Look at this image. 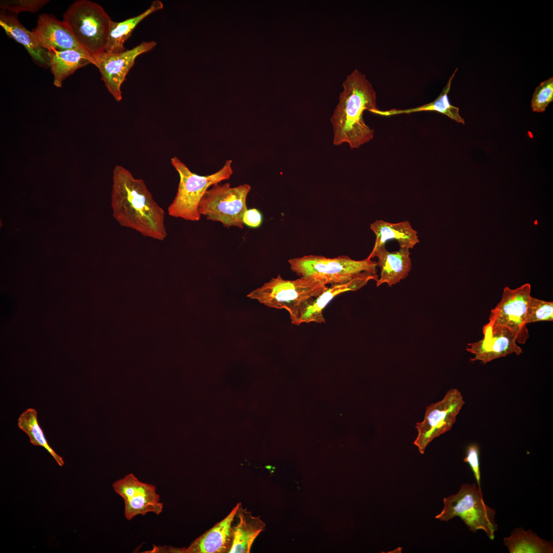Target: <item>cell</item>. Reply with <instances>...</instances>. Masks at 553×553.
Listing matches in <instances>:
<instances>
[{
	"instance_id": "3",
	"label": "cell",
	"mask_w": 553,
	"mask_h": 553,
	"mask_svg": "<svg viewBox=\"0 0 553 553\" xmlns=\"http://www.w3.org/2000/svg\"><path fill=\"white\" fill-rule=\"evenodd\" d=\"M171 162L178 172L180 181L176 196L168 207V214L173 217L187 221H198L201 218L199 205L208 188L229 179L233 173L232 161L227 160L216 173L207 176L195 174L177 157Z\"/></svg>"
},
{
	"instance_id": "8",
	"label": "cell",
	"mask_w": 553,
	"mask_h": 553,
	"mask_svg": "<svg viewBox=\"0 0 553 553\" xmlns=\"http://www.w3.org/2000/svg\"><path fill=\"white\" fill-rule=\"evenodd\" d=\"M251 186L243 184L231 187L229 183L216 184L201 199L199 212L208 220L221 222L224 227L244 228L243 218L248 209L246 199Z\"/></svg>"
},
{
	"instance_id": "16",
	"label": "cell",
	"mask_w": 553,
	"mask_h": 553,
	"mask_svg": "<svg viewBox=\"0 0 553 553\" xmlns=\"http://www.w3.org/2000/svg\"><path fill=\"white\" fill-rule=\"evenodd\" d=\"M32 31L38 45L47 51L81 47L68 25L52 14L42 13L39 15L36 26Z\"/></svg>"
},
{
	"instance_id": "30",
	"label": "cell",
	"mask_w": 553,
	"mask_h": 553,
	"mask_svg": "<svg viewBox=\"0 0 553 553\" xmlns=\"http://www.w3.org/2000/svg\"><path fill=\"white\" fill-rule=\"evenodd\" d=\"M244 224L252 228L259 227L262 222V215L257 209H247L243 216Z\"/></svg>"
},
{
	"instance_id": "28",
	"label": "cell",
	"mask_w": 553,
	"mask_h": 553,
	"mask_svg": "<svg viewBox=\"0 0 553 553\" xmlns=\"http://www.w3.org/2000/svg\"><path fill=\"white\" fill-rule=\"evenodd\" d=\"M48 0H1L2 10L18 14L22 12H36L41 9Z\"/></svg>"
},
{
	"instance_id": "17",
	"label": "cell",
	"mask_w": 553,
	"mask_h": 553,
	"mask_svg": "<svg viewBox=\"0 0 553 553\" xmlns=\"http://www.w3.org/2000/svg\"><path fill=\"white\" fill-rule=\"evenodd\" d=\"M411 253L407 247L400 248L398 251H388L385 245L372 250L368 258L377 257V266L380 268V277L376 281V285L379 287L387 283L391 287L405 279L411 269Z\"/></svg>"
},
{
	"instance_id": "25",
	"label": "cell",
	"mask_w": 553,
	"mask_h": 553,
	"mask_svg": "<svg viewBox=\"0 0 553 553\" xmlns=\"http://www.w3.org/2000/svg\"><path fill=\"white\" fill-rule=\"evenodd\" d=\"M18 427L29 436L31 443L44 447L60 466L64 465L63 458L49 445L43 431L38 424L36 411L29 408L21 414L18 419Z\"/></svg>"
},
{
	"instance_id": "14",
	"label": "cell",
	"mask_w": 553,
	"mask_h": 553,
	"mask_svg": "<svg viewBox=\"0 0 553 553\" xmlns=\"http://www.w3.org/2000/svg\"><path fill=\"white\" fill-rule=\"evenodd\" d=\"M239 506L237 503L222 520L194 540L187 547L154 545L153 552L229 553L232 542L233 521Z\"/></svg>"
},
{
	"instance_id": "22",
	"label": "cell",
	"mask_w": 553,
	"mask_h": 553,
	"mask_svg": "<svg viewBox=\"0 0 553 553\" xmlns=\"http://www.w3.org/2000/svg\"><path fill=\"white\" fill-rule=\"evenodd\" d=\"M163 8V5L161 1H155L147 9L138 15L120 22L112 20L105 52L115 53L125 51L124 43L131 36L138 24L151 14L161 10Z\"/></svg>"
},
{
	"instance_id": "2",
	"label": "cell",
	"mask_w": 553,
	"mask_h": 553,
	"mask_svg": "<svg viewBox=\"0 0 553 553\" xmlns=\"http://www.w3.org/2000/svg\"><path fill=\"white\" fill-rule=\"evenodd\" d=\"M342 86L330 119L333 143L338 146L347 143L351 148H357L374 137V130L366 124L363 114L365 111L377 109L376 92L366 76L357 69L347 76Z\"/></svg>"
},
{
	"instance_id": "4",
	"label": "cell",
	"mask_w": 553,
	"mask_h": 553,
	"mask_svg": "<svg viewBox=\"0 0 553 553\" xmlns=\"http://www.w3.org/2000/svg\"><path fill=\"white\" fill-rule=\"evenodd\" d=\"M328 287L323 281L316 279L300 277L288 280L279 274L250 292L247 297L257 300L268 307L286 310L292 321L301 306L318 296Z\"/></svg>"
},
{
	"instance_id": "5",
	"label": "cell",
	"mask_w": 553,
	"mask_h": 553,
	"mask_svg": "<svg viewBox=\"0 0 553 553\" xmlns=\"http://www.w3.org/2000/svg\"><path fill=\"white\" fill-rule=\"evenodd\" d=\"M79 45L95 58L105 52L111 17L103 8L89 0L74 2L63 14Z\"/></svg>"
},
{
	"instance_id": "6",
	"label": "cell",
	"mask_w": 553,
	"mask_h": 553,
	"mask_svg": "<svg viewBox=\"0 0 553 553\" xmlns=\"http://www.w3.org/2000/svg\"><path fill=\"white\" fill-rule=\"evenodd\" d=\"M288 263L300 277L322 281L326 285L346 283L365 272L377 273V262L368 257L357 261L346 256L329 258L308 255L291 259Z\"/></svg>"
},
{
	"instance_id": "18",
	"label": "cell",
	"mask_w": 553,
	"mask_h": 553,
	"mask_svg": "<svg viewBox=\"0 0 553 553\" xmlns=\"http://www.w3.org/2000/svg\"><path fill=\"white\" fill-rule=\"evenodd\" d=\"M0 25L8 36L24 47L35 63L41 68H50L48 52L38 45L32 31L20 23L17 14L1 10Z\"/></svg>"
},
{
	"instance_id": "11",
	"label": "cell",
	"mask_w": 553,
	"mask_h": 553,
	"mask_svg": "<svg viewBox=\"0 0 553 553\" xmlns=\"http://www.w3.org/2000/svg\"><path fill=\"white\" fill-rule=\"evenodd\" d=\"M156 45L154 41H143L132 49L115 53L104 52L95 58L94 65L98 69L102 80L116 100H122L121 86L136 57L151 51Z\"/></svg>"
},
{
	"instance_id": "19",
	"label": "cell",
	"mask_w": 553,
	"mask_h": 553,
	"mask_svg": "<svg viewBox=\"0 0 553 553\" xmlns=\"http://www.w3.org/2000/svg\"><path fill=\"white\" fill-rule=\"evenodd\" d=\"M48 52L53 83L57 88L61 87L63 81L76 70L95 62V58L82 47Z\"/></svg>"
},
{
	"instance_id": "1",
	"label": "cell",
	"mask_w": 553,
	"mask_h": 553,
	"mask_svg": "<svg viewBox=\"0 0 553 553\" xmlns=\"http://www.w3.org/2000/svg\"><path fill=\"white\" fill-rule=\"evenodd\" d=\"M111 205L114 218L122 226L144 237L163 241L167 237L164 211L154 200L142 179L125 167L113 170Z\"/></svg>"
},
{
	"instance_id": "10",
	"label": "cell",
	"mask_w": 553,
	"mask_h": 553,
	"mask_svg": "<svg viewBox=\"0 0 553 553\" xmlns=\"http://www.w3.org/2000/svg\"><path fill=\"white\" fill-rule=\"evenodd\" d=\"M530 292L529 283L515 289L505 287L501 300L491 310L489 317L494 326L504 327L515 333L516 342L521 344L529 337L526 316Z\"/></svg>"
},
{
	"instance_id": "13",
	"label": "cell",
	"mask_w": 553,
	"mask_h": 553,
	"mask_svg": "<svg viewBox=\"0 0 553 553\" xmlns=\"http://www.w3.org/2000/svg\"><path fill=\"white\" fill-rule=\"evenodd\" d=\"M483 337L476 342L469 343L465 350L474 355L470 361H480L483 365L495 359L515 353H523L522 348L516 344L515 333L507 328L494 326L489 321L482 328Z\"/></svg>"
},
{
	"instance_id": "23",
	"label": "cell",
	"mask_w": 553,
	"mask_h": 553,
	"mask_svg": "<svg viewBox=\"0 0 553 553\" xmlns=\"http://www.w3.org/2000/svg\"><path fill=\"white\" fill-rule=\"evenodd\" d=\"M457 70L458 68L455 69L450 76L439 95L436 99L431 102L418 107L408 109L397 110L393 109L390 110L382 111L376 109L371 111L370 112L381 116H389L402 114H411L421 111H436L447 116L458 123L464 124H465V120L459 114V108L452 105L448 98V93L451 89L452 81Z\"/></svg>"
},
{
	"instance_id": "27",
	"label": "cell",
	"mask_w": 553,
	"mask_h": 553,
	"mask_svg": "<svg viewBox=\"0 0 553 553\" xmlns=\"http://www.w3.org/2000/svg\"><path fill=\"white\" fill-rule=\"evenodd\" d=\"M553 101V77L542 82L535 89L531 100L534 112L542 113Z\"/></svg>"
},
{
	"instance_id": "26",
	"label": "cell",
	"mask_w": 553,
	"mask_h": 553,
	"mask_svg": "<svg viewBox=\"0 0 553 553\" xmlns=\"http://www.w3.org/2000/svg\"><path fill=\"white\" fill-rule=\"evenodd\" d=\"M553 321V302L530 297L526 312V324Z\"/></svg>"
},
{
	"instance_id": "20",
	"label": "cell",
	"mask_w": 553,
	"mask_h": 553,
	"mask_svg": "<svg viewBox=\"0 0 553 553\" xmlns=\"http://www.w3.org/2000/svg\"><path fill=\"white\" fill-rule=\"evenodd\" d=\"M236 516L239 521L232 526V542L229 553H249L256 538L265 529L266 524L260 518L254 516L241 502Z\"/></svg>"
},
{
	"instance_id": "29",
	"label": "cell",
	"mask_w": 553,
	"mask_h": 553,
	"mask_svg": "<svg viewBox=\"0 0 553 553\" xmlns=\"http://www.w3.org/2000/svg\"><path fill=\"white\" fill-rule=\"evenodd\" d=\"M464 462L470 466L478 484V487L481 490L480 485L481 474L479 462V448L478 444L472 443L466 449V456L463 458Z\"/></svg>"
},
{
	"instance_id": "21",
	"label": "cell",
	"mask_w": 553,
	"mask_h": 553,
	"mask_svg": "<svg viewBox=\"0 0 553 553\" xmlns=\"http://www.w3.org/2000/svg\"><path fill=\"white\" fill-rule=\"evenodd\" d=\"M370 229L376 235L373 250L385 245L389 240H396L400 247L411 249L419 241L417 232L413 229L408 221L392 223L384 220H376L370 225Z\"/></svg>"
},
{
	"instance_id": "15",
	"label": "cell",
	"mask_w": 553,
	"mask_h": 553,
	"mask_svg": "<svg viewBox=\"0 0 553 553\" xmlns=\"http://www.w3.org/2000/svg\"><path fill=\"white\" fill-rule=\"evenodd\" d=\"M377 274L365 272L346 283L333 284L316 297L305 303L298 311L296 317L291 323L299 326L302 323H326L323 311L335 296L341 293L356 291L366 285L371 280L377 281Z\"/></svg>"
},
{
	"instance_id": "12",
	"label": "cell",
	"mask_w": 553,
	"mask_h": 553,
	"mask_svg": "<svg viewBox=\"0 0 553 553\" xmlns=\"http://www.w3.org/2000/svg\"><path fill=\"white\" fill-rule=\"evenodd\" d=\"M113 488L123 499L124 515L127 520L150 512L158 515L163 511V504L160 502L156 486L140 481L132 473L114 482Z\"/></svg>"
},
{
	"instance_id": "9",
	"label": "cell",
	"mask_w": 553,
	"mask_h": 553,
	"mask_svg": "<svg viewBox=\"0 0 553 553\" xmlns=\"http://www.w3.org/2000/svg\"><path fill=\"white\" fill-rule=\"evenodd\" d=\"M464 403L461 392L452 389L442 400L426 407L423 421L416 424L418 435L413 442L420 454L434 438L451 430Z\"/></svg>"
},
{
	"instance_id": "7",
	"label": "cell",
	"mask_w": 553,
	"mask_h": 553,
	"mask_svg": "<svg viewBox=\"0 0 553 553\" xmlns=\"http://www.w3.org/2000/svg\"><path fill=\"white\" fill-rule=\"evenodd\" d=\"M443 503V508L436 519L448 521L459 517L469 530L476 533L482 530L494 540L498 526L495 520V510L485 504L482 491L475 483L462 484L457 494L444 498Z\"/></svg>"
},
{
	"instance_id": "24",
	"label": "cell",
	"mask_w": 553,
	"mask_h": 553,
	"mask_svg": "<svg viewBox=\"0 0 553 553\" xmlns=\"http://www.w3.org/2000/svg\"><path fill=\"white\" fill-rule=\"evenodd\" d=\"M504 544L510 553H552V542L540 538L531 530L522 527L514 529L509 537L504 538Z\"/></svg>"
}]
</instances>
